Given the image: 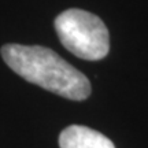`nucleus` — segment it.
Segmentation results:
<instances>
[{
  "mask_svg": "<svg viewBox=\"0 0 148 148\" xmlns=\"http://www.w3.org/2000/svg\"><path fill=\"white\" fill-rule=\"evenodd\" d=\"M1 56L8 67L27 82L70 100L89 97V79L49 48L5 44L1 47Z\"/></svg>",
  "mask_w": 148,
  "mask_h": 148,
  "instance_id": "1",
  "label": "nucleus"
},
{
  "mask_svg": "<svg viewBox=\"0 0 148 148\" xmlns=\"http://www.w3.org/2000/svg\"><path fill=\"white\" fill-rule=\"evenodd\" d=\"M55 30L63 47L85 60H100L110 51V36L104 22L89 11L70 8L55 19Z\"/></svg>",
  "mask_w": 148,
  "mask_h": 148,
  "instance_id": "2",
  "label": "nucleus"
},
{
  "mask_svg": "<svg viewBox=\"0 0 148 148\" xmlns=\"http://www.w3.org/2000/svg\"><path fill=\"white\" fill-rule=\"evenodd\" d=\"M60 148H115L110 138L88 126L70 125L59 136Z\"/></svg>",
  "mask_w": 148,
  "mask_h": 148,
  "instance_id": "3",
  "label": "nucleus"
}]
</instances>
